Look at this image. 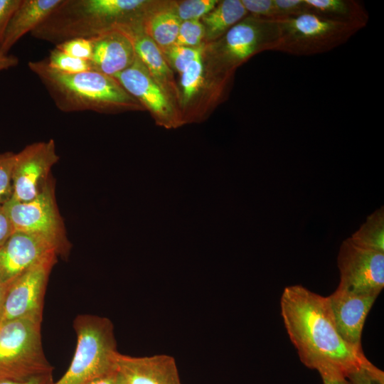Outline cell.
<instances>
[{
  "label": "cell",
  "mask_w": 384,
  "mask_h": 384,
  "mask_svg": "<svg viewBox=\"0 0 384 384\" xmlns=\"http://www.w3.org/2000/svg\"><path fill=\"white\" fill-rule=\"evenodd\" d=\"M280 307L288 336L309 368L346 378L367 360L362 348L348 343L339 334L326 297L302 285L289 286Z\"/></svg>",
  "instance_id": "cell-1"
},
{
  "label": "cell",
  "mask_w": 384,
  "mask_h": 384,
  "mask_svg": "<svg viewBox=\"0 0 384 384\" xmlns=\"http://www.w3.org/2000/svg\"><path fill=\"white\" fill-rule=\"evenodd\" d=\"M154 1L62 0L31 35L55 46L92 38L118 26L141 23Z\"/></svg>",
  "instance_id": "cell-2"
},
{
  "label": "cell",
  "mask_w": 384,
  "mask_h": 384,
  "mask_svg": "<svg viewBox=\"0 0 384 384\" xmlns=\"http://www.w3.org/2000/svg\"><path fill=\"white\" fill-rule=\"evenodd\" d=\"M28 66L62 112L111 114L144 110L112 76L95 70L62 73L50 68L46 59L30 61Z\"/></svg>",
  "instance_id": "cell-3"
},
{
  "label": "cell",
  "mask_w": 384,
  "mask_h": 384,
  "mask_svg": "<svg viewBox=\"0 0 384 384\" xmlns=\"http://www.w3.org/2000/svg\"><path fill=\"white\" fill-rule=\"evenodd\" d=\"M77 343L70 366L53 384H86L116 370L114 326L106 317L80 314L74 320Z\"/></svg>",
  "instance_id": "cell-4"
},
{
  "label": "cell",
  "mask_w": 384,
  "mask_h": 384,
  "mask_svg": "<svg viewBox=\"0 0 384 384\" xmlns=\"http://www.w3.org/2000/svg\"><path fill=\"white\" fill-rule=\"evenodd\" d=\"M43 316H28L0 325V380L25 381L53 373L41 338Z\"/></svg>",
  "instance_id": "cell-5"
},
{
  "label": "cell",
  "mask_w": 384,
  "mask_h": 384,
  "mask_svg": "<svg viewBox=\"0 0 384 384\" xmlns=\"http://www.w3.org/2000/svg\"><path fill=\"white\" fill-rule=\"evenodd\" d=\"M277 21L279 38L274 51L294 55H312L330 51L363 28L311 12Z\"/></svg>",
  "instance_id": "cell-6"
},
{
  "label": "cell",
  "mask_w": 384,
  "mask_h": 384,
  "mask_svg": "<svg viewBox=\"0 0 384 384\" xmlns=\"http://www.w3.org/2000/svg\"><path fill=\"white\" fill-rule=\"evenodd\" d=\"M279 38L277 19L248 14L222 38L206 46L218 68L233 76L235 69L253 55L274 50Z\"/></svg>",
  "instance_id": "cell-7"
},
{
  "label": "cell",
  "mask_w": 384,
  "mask_h": 384,
  "mask_svg": "<svg viewBox=\"0 0 384 384\" xmlns=\"http://www.w3.org/2000/svg\"><path fill=\"white\" fill-rule=\"evenodd\" d=\"M4 207L14 232L38 236L53 245L58 255L68 254L70 243L57 206L53 180L50 178L43 190L32 200L19 202L10 199Z\"/></svg>",
  "instance_id": "cell-8"
},
{
  "label": "cell",
  "mask_w": 384,
  "mask_h": 384,
  "mask_svg": "<svg viewBox=\"0 0 384 384\" xmlns=\"http://www.w3.org/2000/svg\"><path fill=\"white\" fill-rule=\"evenodd\" d=\"M340 282L337 289L377 297L384 287V252L358 247L344 240L337 257Z\"/></svg>",
  "instance_id": "cell-9"
},
{
  "label": "cell",
  "mask_w": 384,
  "mask_h": 384,
  "mask_svg": "<svg viewBox=\"0 0 384 384\" xmlns=\"http://www.w3.org/2000/svg\"><path fill=\"white\" fill-rule=\"evenodd\" d=\"M57 257L47 256L6 287L0 325L28 316H43L45 292Z\"/></svg>",
  "instance_id": "cell-10"
},
{
  "label": "cell",
  "mask_w": 384,
  "mask_h": 384,
  "mask_svg": "<svg viewBox=\"0 0 384 384\" xmlns=\"http://www.w3.org/2000/svg\"><path fill=\"white\" fill-rule=\"evenodd\" d=\"M113 78L151 113L158 125L171 129L183 124L180 111L137 55L129 67Z\"/></svg>",
  "instance_id": "cell-11"
},
{
  "label": "cell",
  "mask_w": 384,
  "mask_h": 384,
  "mask_svg": "<svg viewBox=\"0 0 384 384\" xmlns=\"http://www.w3.org/2000/svg\"><path fill=\"white\" fill-rule=\"evenodd\" d=\"M59 158L53 139L33 143L16 153L11 199L26 202L37 196L49 181L51 168Z\"/></svg>",
  "instance_id": "cell-12"
},
{
  "label": "cell",
  "mask_w": 384,
  "mask_h": 384,
  "mask_svg": "<svg viewBox=\"0 0 384 384\" xmlns=\"http://www.w3.org/2000/svg\"><path fill=\"white\" fill-rule=\"evenodd\" d=\"M58 253L47 240L15 231L0 247V281L6 287L16 278L47 256Z\"/></svg>",
  "instance_id": "cell-13"
},
{
  "label": "cell",
  "mask_w": 384,
  "mask_h": 384,
  "mask_svg": "<svg viewBox=\"0 0 384 384\" xmlns=\"http://www.w3.org/2000/svg\"><path fill=\"white\" fill-rule=\"evenodd\" d=\"M116 370L122 384H182L176 360L167 354L134 357L118 352Z\"/></svg>",
  "instance_id": "cell-14"
},
{
  "label": "cell",
  "mask_w": 384,
  "mask_h": 384,
  "mask_svg": "<svg viewBox=\"0 0 384 384\" xmlns=\"http://www.w3.org/2000/svg\"><path fill=\"white\" fill-rule=\"evenodd\" d=\"M115 28L124 33L130 40L137 57L180 111V94L174 72L168 65L161 50L144 31L142 22L120 26Z\"/></svg>",
  "instance_id": "cell-15"
},
{
  "label": "cell",
  "mask_w": 384,
  "mask_h": 384,
  "mask_svg": "<svg viewBox=\"0 0 384 384\" xmlns=\"http://www.w3.org/2000/svg\"><path fill=\"white\" fill-rule=\"evenodd\" d=\"M326 298L342 338L355 347L361 348L363 325L377 297L350 294L336 289Z\"/></svg>",
  "instance_id": "cell-16"
},
{
  "label": "cell",
  "mask_w": 384,
  "mask_h": 384,
  "mask_svg": "<svg viewBox=\"0 0 384 384\" xmlns=\"http://www.w3.org/2000/svg\"><path fill=\"white\" fill-rule=\"evenodd\" d=\"M92 55V70L112 76L129 67L137 55L127 36L117 28L90 38Z\"/></svg>",
  "instance_id": "cell-17"
},
{
  "label": "cell",
  "mask_w": 384,
  "mask_h": 384,
  "mask_svg": "<svg viewBox=\"0 0 384 384\" xmlns=\"http://www.w3.org/2000/svg\"><path fill=\"white\" fill-rule=\"evenodd\" d=\"M205 44L190 64L187 69L180 75L178 85L180 94V111L183 124L192 122L193 109L197 108L198 103L203 93L206 91L209 80L218 76H228L219 71L215 72L209 77L207 70Z\"/></svg>",
  "instance_id": "cell-18"
},
{
  "label": "cell",
  "mask_w": 384,
  "mask_h": 384,
  "mask_svg": "<svg viewBox=\"0 0 384 384\" xmlns=\"http://www.w3.org/2000/svg\"><path fill=\"white\" fill-rule=\"evenodd\" d=\"M62 0H21L6 28L0 52L8 54L25 34L43 23Z\"/></svg>",
  "instance_id": "cell-19"
},
{
  "label": "cell",
  "mask_w": 384,
  "mask_h": 384,
  "mask_svg": "<svg viewBox=\"0 0 384 384\" xmlns=\"http://www.w3.org/2000/svg\"><path fill=\"white\" fill-rule=\"evenodd\" d=\"M181 22L169 1H154L142 21V26L145 33L163 50L175 43Z\"/></svg>",
  "instance_id": "cell-20"
},
{
  "label": "cell",
  "mask_w": 384,
  "mask_h": 384,
  "mask_svg": "<svg viewBox=\"0 0 384 384\" xmlns=\"http://www.w3.org/2000/svg\"><path fill=\"white\" fill-rule=\"evenodd\" d=\"M247 15L241 0L218 1L200 20L204 28V43L208 44L219 40Z\"/></svg>",
  "instance_id": "cell-21"
},
{
  "label": "cell",
  "mask_w": 384,
  "mask_h": 384,
  "mask_svg": "<svg viewBox=\"0 0 384 384\" xmlns=\"http://www.w3.org/2000/svg\"><path fill=\"white\" fill-rule=\"evenodd\" d=\"M309 12L332 20L358 25L363 28L369 20L363 5L355 0H305Z\"/></svg>",
  "instance_id": "cell-22"
},
{
  "label": "cell",
  "mask_w": 384,
  "mask_h": 384,
  "mask_svg": "<svg viewBox=\"0 0 384 384\" xmlns=\"http://www.w3.org/2000/svg\"><path fill=\"white\" fill-rule=\"evenodd\" d=\"M348 238L358 247L384 252L383 206L370 214L359 229Z\"/></svg>",
  "instance_id": "cell-23"
},
{
  "label": "cell",
  "mask_w": 384,
  "mask_h": 384,
  "mask_svg": "<svg viewBox=\"0 0 384 384\" xmlns=\"http://www.w3.org/2000/svg\"><path fill=\"white\" fill-rule=\"evenodd\" d=\"M217 0L169 1L172 11L181 21L201 20L218 3Z\"/></svg>",
  "instance_id": "cell-24"
},
{
  "label": "cell",
  "mask_w": 384,
  "mask_h": 384,
  "mask_svg": "<svg viewBox=\"0 0 384 384\" xmlns=\"http://www.w3.org/2000/svg\"><path fill=\"white\" fill-rule=\"evenodd\" d=\"M46 60L50 68L65 73L73 74L92 70L90 60L68 55L56 47L50 51Z\"/></svg>",
  "instance_id": "cell-25"
},
{
  "label": "cell",
  "mask_w": 384,
  "mask_h": 384,
  "mask_svg": "<svg viewBox=\"0 0 384 384\" xmlns=\"http://www.w3.org/2000/svg\"><path fill=\"white\" fill-rule=\"evenodd\" d=\"M204 44L198 48H189L174 44L161 50V51L172 70H176L181 75L194 60Z\"/></svg>",
  "instance_id": "cell-26"
},
{
  "label": "cell",
  "mask_w": 384,
  "mask_h": 384,
  "mask_svg": "<svg viewBox=\"0 0 384 384\" xmlns=\"http://www.w3.org/2000/svg\"><path fill=\"white\" fill-rule=\"evenodd\" d=\"M174 44L189 48H198L204 44V28L201 21H181Z\"/></svg>",
  "instance_id": "cell-27"
},
{
  "label": "cell",
  "mask_w": 384,
  "mask_h": 384,
  "mask_svg": "<svg viewBox=\"0 0 384 384\" xmlns=\"http://www.w3.org/2000/svg\"><path fill=\"white\" fill-rule=\"evenodd\" d=\"M16 153H0V205L9 201L13 194V169Z\"/></svg>",
  "instance_id": "cell-28"
},
{
  "label": "cell",
  "mask_w": 384,
  "mask_h": 384,
  "mask_svg": "<svg viewBox=\"0 0 384 384\" xmlns=\"http://www.w3.org/2000/svg\"><path fill=\"white\" fill-rule=\"evenodd\" d=\"M350 384H384V373L368 359L346 376Z\"/></svg>",
  "instance_id": "cell-29"
},
{
  "label": "cell",
  "mask_w": 384,
  "mask_h": 384,
  "mask_svg": "<svg viewBox=\"0 0 384 384\" xmlns=\"http://www.w3.org/2000/svg\"><path fill=\"white\" fill-rule=\"evenodd\" d=\"M65 53L77 58L90 60L92 55V43L89 38H74L55 46Z\"/></svg>",
  "instance_id": "cell-30"
},
{
  "label": "cell",
  "mask_w": 384,
  "mask_h": 384,
  "mask_svg": "<svg viewBox=\"0 0 384 384\" xmlns=\"http://www.w3.org/2000/svg\"><path fill=\"white\" fill-rule=\"evenodd\" d=\"M275 19L294 17L309 12L305 0H273Z\"/></svg>",
  "instance_id": "cell-31"
},
{
  "label": "cell",
  "mask_w": 384,
  "mask_h": 384,
  "mask_svg": "<svg viewBox=\"0 0 384 384\" xmlns=\"http://www.w3.org/2000/svg\"><path fill=\"white\" fill-rule=\"evenodd\" d=\"M248 14L275 19L273 0H241Z\"/></svg>",
  "instance_id": "cell-32"
},
{
  "label": "cell",
  "mask_w": 384,
  "mask_h": 384,
  "mask_svg": "<svg viewBox=\"0 0 384 384\" xmlns=\"http://www.w3.org/2000/svg\"><path fill=\"white\" fill-rule=\"evenodd\" d=\"M21 0H0V47L8 25Z\"/></svg>",
  "instance_id": "cell-33"
},
{
  "label": "cell",
  "mask_w": 384,
  "mask_h": 384,
  "mask_svg": "<svg viewBox=\"0 0 384 384\" xmlns=\"http://www.w3.org/2000/svg\"><path fill=\"white\" fill-rule=\"evenodd\" d=\"M14 233V227L4 205H0V247Z\"/></svg>",
  "instance_id": "cell-34"
},
{
  "label": "cell",
  "mask_w": 384,
  "mask_h": 384,
  "mask_svg": "<svg viewBox=\"0 0 384 384\" xmlns=\"http://www.w3.org/2000/svg\"><path fill=\"white\" fill-rule=\"evenodd\" d=\"M52 373L35 377L25 381L0 380V384H53Z\"/></svg>",
  "instance_id": "cell-35"
},
{
  "label": "cell",
  "mask_w": 384,
  "mask_h": 384,
  "mask_svg": "<svg viewBox=\"0 0 384 384\" xmlns=\"http://www.w3.org/2000/svg\"><path fill=\"white\" fill-rule=\"evenodd\" d=\"M323 384H350L346 378L336 373H320Z\"/></svg>",
  "instance_id": "cell-36"
},
{
  "label": "cell",
  "mask_w": 384,
  "mask_h": 384,
  "mask_svg": "<svg viewBox=\"0 0 384 384\" xmlns=\"http://www.w3.org/2000/svg\"><path fill=\"white\" fill-rule=\"evenodd\" d=\"M18 62L17 57L0 52V71L14 68L18 64Z\"/></svg>",
  "instance_id": "cell-37"
},
{
  "label": "cell",
  "mask_w": 384,
  "mask_h": 384,
  "mask_svg": "<svg viewBox=\"0 0 384 384\" xmlns=\"http://www.w3.org/2000/svg\"><path fill=\"white\" fill-rule=\"evenodd\" d=\"M86 384H122L117 370L107 375L96 378Z\"/></svg>",
  "instance_id": "cell-38"
},
{
  "label": "cell",
  "mask_w": 384,
  "mask_h": 384,
  "mask_svg": "<svg viewBox=\"0 0 384 384\" xmlns=\"http://www.w3.org/2000/svg\"><path fill=\"white\" fill-rule=\"evenodd\" d=\"M6 288V287L0 281V322H1L3 309H4Z\"/></svg>",
  "instance_id": "cell-39"
}]
</instances>
